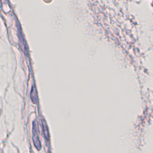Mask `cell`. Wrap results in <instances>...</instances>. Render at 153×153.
Returning a JSON list of instances; mask_svg holds the SVG:
<instances>
[{
	"label": "cell",
	"instance_id": "3",
	"mask_svg": "<svg viewBox=\"0 0 153 153\" xmlns=\"http://www.w3.org/2000/svg\"><path fill=\"white\" fill-rule=\"evenodd\" d=\"M43 131H44V133L45 135V137L48 139L49 138V132H48V130H47V124L45 123V121L44 120H43Z\"/></svg>",
	"mask_w": 153,
	"mask_h": 153
},
{
	"label": "cell",
	"instance_id": "1",
	"mask_svg": "<svg viewBox=\"0 0 153 153\" xmlns=\"http://www.w3.org/2000/svg\"><path fill=\"white\" fill-rule=\"evenodd\" d=\"M33 142H34V145L36 148L38 150H40L41 149V143L39 140L38 135V131H37V126L36 121L33 122Z\"/></svg>",
	"mask_w": 153,
	"mask_h": 153
},
{
	"label": "cell",
	"instance_id": "2",
	"mask_svg": "<svg viewBox=\"0 0 153 153\" xmlns=\"http://www.w3.org/2000/svg\"><path fill=\"white\" fill-rule=\"evenodd\" d=\"M31 99L32 102L34 104H36L37 101V92L36 87L33 86L31 89Z\"/></svg>",
	"mask_w": 153,
	"mask_h": 153
}]
</instances>
